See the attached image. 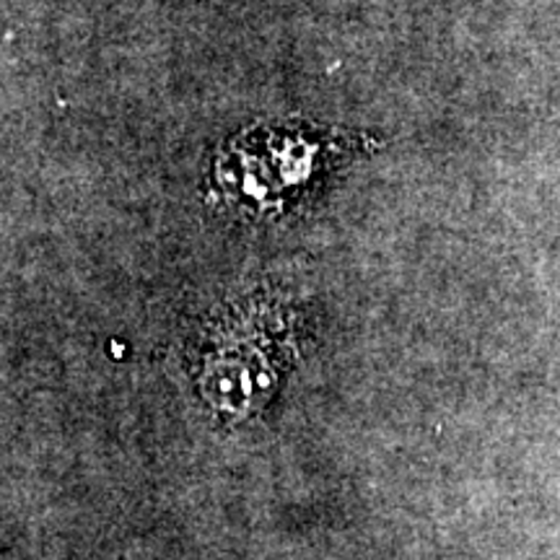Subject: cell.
I'll use <instances>...</instances> for the list:
<instances>
[{"label":"cell","instance_id":"1","mask_svg":"<svg viewBox=\"0 0 560 560\" xmlns=\"http://www.w3.org/2000/svg\"><path fill=\"white\" fill-rule=\"evenodd\" d=\"M327 151L325 140L306 138L304 130H257L223 153L215 177L234 195L260 202L257 208H272L306 187Z\"/></svg>","mask_w":560,"mask_h":560}]
</instances>
